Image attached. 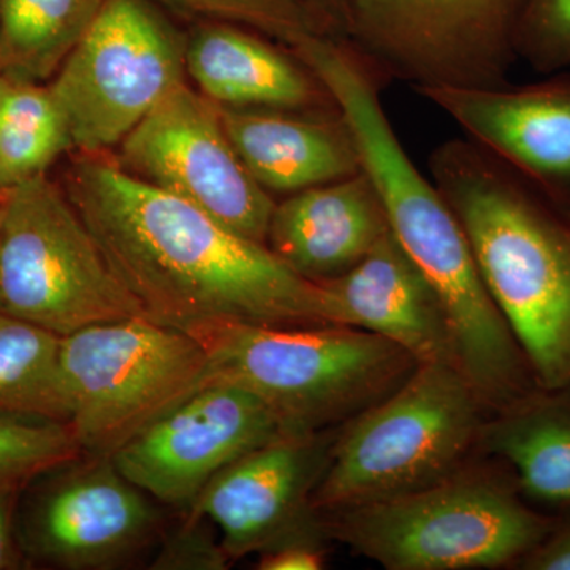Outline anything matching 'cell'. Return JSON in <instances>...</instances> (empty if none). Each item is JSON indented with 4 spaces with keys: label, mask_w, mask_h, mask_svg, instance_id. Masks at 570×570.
<instances>
[{
    "label": "cell",
    "mask_w": 570,
    "mask_h": 570,
    "mask_svg": "<svg viewBox=\"0 0 570 570\" xmlns=\"http://www.w3.org/2000/svg\"><path fill=\"white\" fill-rule=\"evenodd\" d=\"M17 499L14 491H0V570L20 569L26 562L14 528Z\"/></svg>",
    "instance_id": "obj_30"
},
{
    "label": "cell",
    "mask_w": 570,
    "mask_h": 570,
    "mask_svg": "<svg viewBox=\"0 0 570 570\" xmlns=\"http://www.w3.org/2000/svg\"><path fill=\"white\" fill-rule=\"evenodd\" d=\"M417 94L459 124L464 137L570 212V70L523 85Z\"/></svg>",
    "instance_id": "obj_15"
},
{
    "label": "cell",
    "mask_w": 570,
    "mask_h": 570,
    "mask_svg": "<svg viewBox=\"0 0 570 570\" xmlns=\"http://www.w3.org/2000/svg\"><path fill=\"white\" fill-rule=\"evenodd\" d=\"M324 22L337 39H344L347 0H296Z\"/></svg>",
    "instance_id": "obj_31"
},
{
    "label": "cell",
    "mask_w": 570,
    "mask_h": 570,
    "mask_svg": "<svg viewBox=\"0 0 570 570\" xmlns=\"http://www.w3.org/2000/svg\"><path fill=\"white\" fill-rule=\"evenodd\" d=\"M236 22L204 20L186 36V73L206 99L228 108L336 107L322 81L285 45Z\"/></svg>",
    "instance_id": "obj_19"
},
{
    "label": "cell",
    "mask_w": 570,
    "mask_h": 570,
    "mask_svg": "<svg viewBox=\"0 0 570 570\" xmlns=\"http://www.w3.org/2000/svg\"><path fill=\"white\" fill-rule=\"evenodd\" d=\"M524 0H347L344 40L382 80L425 89L509 81Z\"/></svg>",
    "instance_id": "obj_10"
},
{
    "label": "cell",
    "mask_w": 570,
    "mask_h": 570,
    "mask_svg": "<svg viewBox=\"0 0 570 570\" xmlns=\"http://www.w3.org/2000/svg\"><path fill=\"white\" fill-rule=\"evenodd\" d=\"M325 534L322 524L298 532L257 553L258 570H321L326 566Z\"/></svg>",
    "instance_id": "obj_28"
},
{
    "label": "cell",
    "mask_w": 570,
    "mask_h": 570,
    "mask_svg": "<svg viewBox=\"0 0 570 570\" xmlns=\"http://www.w3.org/2000/svg\"><path fill=\"white\" fill-rule=\"evenodd\" d=\"M0 313L59 336L145 317L66 190L47 175L3 190Z\"/></svg>",
    "instance_id": "obj_7"
},
{
    "label": "cell",
    "mask_w": 570,
    "mask_h": 570,
    "mask_svg": "<svg viewBox=\"0 0 570 570\" xmlns=\"http://www.w3.org/2000/svg\"><path fill=\"white\" fill-rule=\"evenodd\" d=\"M157 6L202 20L236 22L285 47L306 33L333 36L316 14L296 0H153Z\"/></svg>",
    "instance_id": "obj_25"
},
{
    "label": "cell",
    "mask_w": 570,
    "mask_h": 570,
    "mask_svg": "<svg viewBox=\"0 0 570 570\" xmlns=\"http://www.w3.org/2000/svg\"><path fill=\"white\" fill-rule=\"evenodd\" d=\"M390 232L387 214L365 171L276 202L266 247L311 283L346 275Z\"/></svg>",
    "instance_id": "obj_17"
},
{
    "label": "cell",
    "mask_w": 570,
    "mask_h": 570,
    "mask_svg": "<svg viewBox=\"0 0 570 570\" xmlns=\"http://www.w3.org/2000/svg\"><path fill=\"white\" fill-rule=\"evenodd\" d=\"M63 190L154 322L184 332L225 321L332 324L321 285L262 243L124 170L111 153H75Z\"/></svg>",
    "instance_id": "obj_1"
},
{
    "label": "cell",
    "mask_w": 570,
    "mask_h": 570,
    "mask_svg": "<svg viewBox=\"0 0 570 570\" xmlns=\"http://www.w3.org/2000/svg\"><path fill=\"white\" fill-rule=\"evenodd\" d=\"M490 411L448 363H420L404 384L337 430L314 490L330 513L428 489L468 466Z\"/></svg>",
    "instance_id": "obj_6"
},
{
    "label": "cell",
    "mask_w": 570,
    "mask_h": 570,
    "mask_svg": "<svg viewBox=\"0 0 570 570\" xmlns=\"http://www.w3.org/2000/svg\"><path fill=\"white\" fill-rule=\"evenodd\" d=\"M318 285L333 325L385 337L419 363L459 367L444 305L392 230L346 275Z\"/></svg>",
    "instance_id": "obj_16"
},
{
    "label": "cell",
    "mask_w": 570,
    "mask_h": 570,
    "mask_svg": "<svg viewBox=\"0 0 570 570\" xmlns=\"http://www.w3.org/2000/svg\"><path fill=\"white\" fill-rule=\"evenodd\" d=\"M159 502L108 456L81 453L39 478L18 540L28 560L63 570L134 564L165 532Z\"/></svg>",
    "instance_id": "obj_11"
},
{
    "label": "cell",
    "mask_w": 570,
    "mask_h": 570,
    "mask_svg": "<svg viewBox=\"0 0 570 570\" xmlns=\"http://www.w3.org/2000/svg\"><path fill=\"white\" fill-rule=\"evenodd\" d=\"M186 519L174 530L165 531L151 569L224 570L230 564L214 524L205 517L184 510Z\"/></svg>",
    "instance_id": "obj_27"
},
{
    "label": "cell",
    "mask_w": 570,
    "mask_h": 570,
    "mask_svg": "<svg viewBox=\"0 0 570 570\" xmlns=\"http://www.w3.org/2000/svg\"><path fill=\"white\" fill-rule=\"evenodd\" d=\"M67 151L69 129L48 86L0 77V190L45 175Z\"/></svg>",
    "instance_id": "obj_23"
},
{
    "label": "cell",
    "mask_w": 570,
    "mask_h": 570,
    "mask_svg": "<svg viewBox=\"0 0 570 570\" xmlns=\"http://www.w3.org/2000/svg\"><path fill=\"white\" fill-rule=\"evenodd\" d=\"M219 111L239 159L268 194L291 195L362 171L354 134L337 107Z\"/></svg>",
    "instance_id": "obj_18"
},
{
    "label": "cell",
    "mask_w": 570,
    "mask_h": 570,
    "mask_svg": "<svg viewBox=\"0 0 570 570\" xmlns=\"http://www.w3.org/2000/svg\"><path fill=\"white\" fill-rule=\"evenodd\" d=\"M186 332L205 348L209 381L253 393L287 434L346 425L420 365L392 341L355 326L225 321Z\"/></svg>",
    "instance_id": "obj_4"
},
{
    "label": "cell",
    "mask_w": 570,
    "mask_h": 570,
    "mask_svg": "<svg viewBox=\"0 0 570 570\" xmlns=\"http://www.w3.org/2000/svg\"><path fill=\"white\" fill-rule=\"evenodd\" d=\"M517 56L540 75L570 70V0H524Z\"/></svg>",
    "instance_id": "obj_26"
},
{
    "label": "cell",
    "mask_w": 570,
    "mask_h": 570,
    "mask_svg": "<svg viewBox=\"0 0 570 570\" xmlns=\"http://www.w3.org/2000/svg\"><path fill=\"white\" fill-rule=\"evenodd\" d=\"M542 390H570V212L471 138L428 159Z\"/></svg>",
    "instance_id": "obj_3"
},
{
    "label": "cell",
    "mask_w": 570,
    "mask_h": 570,
    "mask_svg": "<svg viewBox=\"0 0 570 570\" xmlns=\"http://www.w3.org/2000/svg\"><path fill=\"white\" fill-rule=\"evenodd\" d=\"M3 190H0V200H2Z\"/></svg>",
    "instance_id": "obj_32"
},
{
    "label": "cell",
    "mask_w": 570,
    "mask_h": 570,
    "mask_svg": "<svg viewBox=\"0 0 570 570\" xmlns=\"http://www.w3.org/2000/svg\"><path fill=\"white\" fill-rule=\"evenodd\" d=\"M524 570H570V517L560 519L542 542L520 562Z\"/></svg>",
    "instance_id": "obj_29"
},
{
    "label": "cell",
    "mask_w": 570,
    "mask_h": 570,
    "mask_svg": "<svg viewBox=\"0 0 570 570\" xmlns=\"http://www.w3.org/2000/svg\"><path fill=\"white\" fill-rule=\"evenodd\" d=\"M317 515L328 539L389 570L519 568L558 521L524 499L510 471L469 466L404 497Z\"/></svg>",
    "instance_id": "obj_5"
},
{
    "label": "cell",
    "mask_w": 570,
    "mask_h": 570,
    "mask_svg": "<svg viewBox=\"0 0 570 570\" xmlns=\"http://www.w3.org/2000/svg\"><path fill=\"white\" fill-rule=\"evenodd\" d=\"M61 367L67 423L82 453L108 459L209 382L193 335L142 316L62 336Z\"/></svg>",
    "instance_id": "obj_8"
},
{
    "label": "cell",
    "mask_w": 570,
    "mask_h": 570,
    "mask_svg": "<svg viewBox=\"0 0 570 570\" xmlns=\"http://www.w3.org/2000/svg\"><path fill=\"white\" fill-rule=\"evenodd\" d=\"M186 36L153 0H107L48 85L71 153H111L186 82Z\"/></svg>",
    "instance_id": "obj_9"
},
{
    "label": "cell",
    "mask_w": 570,
    "mask_h": 570,
    "mask_svg": "<svg viewBox=\"0 0 570 570\" xmlns=\"http://www.w3.org/2000/svg\"><path fill=\"white\" fill-rule=\"evenodd\" d=\"M62 336L0 313V412L69 422Z\"/></svg>",
    "instance_id": "obj_22"
},
{
    "label": "cell",
    "mask_w": 570,
    "mask_h": 570,
    "mask_svg": "<svg viewBox=\"0 0 570 570\" xmlns=\"http://www.w3.org/2000/svg\"><path fill=\"white\" fill-rule=\"evenodd\" d=\"M337 430L284 434L214 475L190 512L212 521L230 561L321 524L313 494Z\"/></svg>",
    "instance_id": "obj_14"
},
{
    "label": "cell",
    "mask_w": 570,
    "mask_h": 570,
    "mask_svg": "<svg viewBox=\"0 0 570 570\" xmlns=\"http://www.w3.org/2000/svg\"><path fill=\"white\" fill-rule=\"evenodd\" d=\"M107 0H0V77L39 82L61 69Z\"/></svg>",
    "instance_id": "obj_21"
},
{
    "label": "cell",
    "mask_w": 570,
    "mask_h": 570,
    "mask_svg": "<svg viewBox=\"0 0 570 570\" xmlns=\"http://www.w3.org/2000/svg\"><path fill=\"white\" fill-rule=\"evenodd\" d=\"M81 453L69 423L0 412V491L20 493Z\"/></svg>",
    "instance_id": "obj_24"
},
{
    "label": "cell",
    "mask_w": 570,
    "mask_h": 570,
    "mask_svg": "<svg viewBox=\"0 0 570 570\" xmlns=\"http://www.w3.org/2000/svg\"><path fill=\"white\" fill-rule=\"evenodd\" d=\"M115 159L142 181L266 246L275 197L239 159L219 107L187 82L168 94L124 138Z\"/></svg>",
    "instance_id": "obj_12"
},
{
    "label": "cell",
    "mask_w": 570,
    "mask_h": 570,
    "mask_svg": "<svg viewBox=\"0 0 570 570\" xmlns=\"http://www.w3.org/2000/svg\"><path fill=\"white\" fill-rule=\"evenodd\" d=\"M479 449L505 463L532 505L570 510V390H539L490 415Z\"/></svg>",
    "instance_id": "obj_20"
},
{
    "label": "cell",
    "mask_w": 570,
    "mask_h": 570,
    "mask_svg": "<svg viewBox=\"0 0 570 570\" xmlns=\"http://www.w3.org/2000/svg\"><path fill=\"white\" fill-rule=\"evenodd\" d=\"M253 393L209 381L111 456L159 504L187 510L224 468L284 436Z\"/></svg>",
    "instance_id": "obj_13"
},
{
    "label": "cell",
    "mask_w": 570,
    "mask_h": 570,
    "mask_svg": "<svg viewBox=\"0 0 570 570\" xmlns=\"http://www.w3.org/2000/svg\"><path fill=\"white\" fill-rule=\"evenodd\" d=\"M325 82L354 134L390 230L444 305L459 370L490 414L542 390L483 283L459 217L397 138L382 105V81L362 63L344 61L330 69Z\"/></svg>",
    "instance_id": "obj_2"
}]
</instances>
